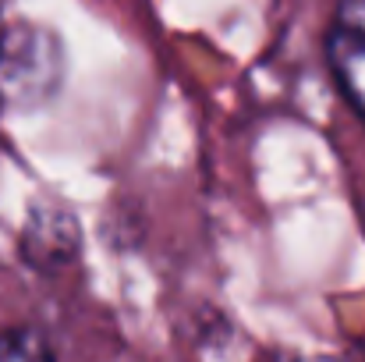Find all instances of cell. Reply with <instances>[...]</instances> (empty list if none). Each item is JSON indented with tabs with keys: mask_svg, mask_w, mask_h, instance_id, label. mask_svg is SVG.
<instances>
[{
	"mask_svg": "<svg viewBox=\"0 0 365 362\" xmlns=\"http://www.w3.org/2000/svg\"><path fill=\"white\" fill-rule=\"evenodd\" d=\"M0 4H4V0H0Z\"/></svg>",
	"mask_w": 365,
	"mask_h": 362,
	"instance_id": "4",
	"label": "cell"
},
{
	"mask_svg": "<svg viewBox=\"0 0 365 362\" xmlns=\"http://www.w3.org/2000/svg\"><path fill=\"white\" fill-rule=\"evenodd\" d=\"M330 68L341 93L365 118V0H341L330 25Z\"/></svg>",
	"mask_w": 365,
	"mask_h": 362,
	"instance_id": "2",
	"label": "cell"
},
{
	"mask_svg": "<svg viewBox=\"0 0 365 362\" xmlns=\"http://www.w3.org/2000/svg\"><path fill=\"white\" fill-rule=\"evenodd\" d=\"M64 79V46L43 25H11L0 32V100L36 107L57 93Z\"/></svg>",
	"mask_w": 365,
	"mask_h": 362,
	"instance_id": "1",
	"label": "cell"
},
{
	"mask_svg": "<svg viewBox=\"0 0 365 362\" xmlns=\"http://www.w3.org/2000/svg\"><path fill=\"white\" fill-rule=\"evenodd\" d=\"M0 362H53V352L36 331H7L0 334Z\"/></svg>",
	"mask_w": 365,
	"mask_h": 362,
	"instance_id": "3",
	"label": "cell"
}]
</instances>
